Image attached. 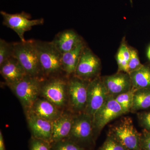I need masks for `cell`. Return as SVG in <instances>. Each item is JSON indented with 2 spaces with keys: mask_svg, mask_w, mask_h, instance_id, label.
<instances>
[{
  "mask_svg": "<svg viewBox=\"0 0 150 150\" xmlns=\"http://www.w3.org/2000/svg\"><path fill=\"white\" fill-rule=\"evenodd\" d=\"M13 56L20 63L28 75L35 77H44L34 40L14 43Z\"/></svg>",
  "mask_w": 150,
  "mask_h": 150,
  "instance_id": "6da1fadb",
  "label": "cell"
},
{
  "mask_svg": "<svg viewBox=\"0 0 150 150\" xmlns=\"http://www.w3.org/2000/svg\"><path fill=\"white\" fill-rule=\"evenodd\" d=\"M44 77L52 76L63 71L62 54L51 42L34 40Z\"/></svg>",
  "mask_w": 150,
  "mask_h": 150,
  "instance_id": "7a4b0ae2",
  "label": "cell"
},
{
  "mask_svg": "<svg viewBox=\"0 0 150 150\" xmlns=\"http://www.w3.org/2000/svg\"><path fill=\"white\" fill-rule=\"evenodd\" d=\"M108 134L111 135L129 150H142L141 133L135 128L132 118L123 117L109 127Z\"/></svg>",
  "mask_w": 150,
  "mask_h": 150,
  "instance_id": "3957f363",
  "label": "cell"
},
{
  "mask_svg": "<svg viewBox=\"0 0 150 150\" xmlns=\"http://www.w3.org/2000/svg\"><path fill=\"white\" fill-rule=\"evenodd\" d=\"M43 78L28 76L10 88L19 100L25 112L32 108L41 93Z\"/></svg>",
  "mask_w": 150,
  "mask_h": 150,
  "instance_id": "277c9868",
  "label": "cell"
},
{
  "mask_svg": "<svg viewBox=\"0 0 150 150\" xmlns=\"http://www.w3.org/2000/svg\"><path fill=\"white\" fill-rule=\"evenodd\" d=\"M67 139L85 148L93 144L96 140L92 117L85 112L74 114L71 130Z\"/></svg>",
  "mask_w": 150,
  "mask_h": 150,
  "instance_id": "5b68a950",
  "label": "cell"
},
{
  "mask_svg": "<svg viewBox=\"0 0 150 150\" xmlns=\"http://www.w3.org/2000/svg\"><path fill=\"white\" fill-rule=\"evenodd\" d=\"M125 114H126L122 108L114 97L109 95L104 104L97 110L93 116L95 140L105 126L111 121Z\"/></svg>",
  "mask_w": 150,
  "mask_h": 150,
  "instance_id": "8992f818",
  "label": "cell"
},
{
  "mask_svg": "<svg viewBox=\"0 0 150 150\" xmlns=\"http://www.w3.org/2000/svg\"><path fill=\"white\" fill-rule=\"evenodd\" d=\"M101 63L88 46L84 47L74 76L83 80L91 81L100 76Z\"/></svg>",
  "mask_w": 150,
  "mask_h": 150,
  "instance_id": "52a82bcc",
  "label": "cell"
},
{
  "mask_svg": "<svg viewBox=\"0 0 150 150\" xmlns=\"http://www.w3.org/2000/svg\"><path fill=\"white\" fill-rule=\"evenodd\" d=\"M89 82L74 75L68 81V101L71 110L75 114L85 112Z\"/></svg>",
  "mask_w": 150,
  "mask_h": 150,
  "instance_id": "ba28073f",
  "label": "cell"
},
{
  "mask_svg": "<svg viewBox=\"0 0 150 150\" xmlns=\"http://www.w3.org/2000/svg\"><path fill=\"white\" fill-rule=\"evenodd\" d=\"M0 13L3 17V24L16 33L23 42L26 40L24 38L25 32L30 30L33 26L42 25L44 23L42 18L31 20L30 15L25 12L10 14L1 11Z\"/></svg>",
  "mask_w": 150,
  "mask_h": 150,
  "instance_id": "9c48e42d",
  "label": "cell"
},
{
  "mask_svg": "<svg viewBox=\"0 0 150 150\" xmlns=\"http://www.w3.org/2000/svg\"><path fill=\"white\" fill-rule=\"evenodd\" d=\"M102 76L89 81L87 88V103L84 112L93 116L106 101L109 96Z\"/></svg>",
  "mask_w": 150,
  "mask_h": 150,
  "instance_id": "30bf717a",
  "label": "cell"
},
{
  "mask_svg": "<svg viewBox=\"0 0 150 150\" xmlns=\"http://www.w3.org/2000/svg\"><path fill=\"white\" fill-rule=\"evenodd\" d=\"M68 81L60 78H54L44 81L41 93L45 99L60 108L64 106L68 100Z\"/></svg>",
  "mask_w": 150,
  "mask_h": 150,
  "instance_id": "8fae6325",
  "label": "cell"
},
{
  "mask_svg": "<svg viewBox=\"0 0 150 150\" xmlns=\"http://www.w3.org/2000/svg\"><path fill=\"white\" fill-rule=\"evenodd\" d=\"M25 112L32 137L52 144V122L40 118L31 111Z\"/></svg>",
  "mask_w": 150,
  "mask_h": 150,
  "instance_id": "7c38bea8",
  "label": "cell"
},
{
  "mask_svg": "<svg viewBox=\"0 0 150 150\" xmlns=\"http://www.w3.org/2000/svg\"><path fill=\"white\" fill-rule=\"evenodd\" d=\"M103 81L109 95L115 97L131 90L132 87L129 74L117 71L114 74L102 76Z\"/></svg>",
  "mask_w": 150,
  "mask_h": 150,
  "instance_id": "4fadbf2b",
  "label": "cell"
},
{
  "mask_svg": "<svg viewBox=\"0 0 150 150\" xmlns=\"http://www.w3.org/2000/svg\"><path fill=\"white\" fill-rule=\"evenodd\" d=\"M0 72L8 86L18 82L28 76L20 63L13 56L0 66Z\"/></svg>",
  "mask_w": 150,
  "mask_h": 150,
  "instance_id": "5bb4252c",
  "label": "cell"
},
{
  "mask_svg": "<svg viewBox=\"0 0 150 150\" xmlns=\"http://www.w3.org/2000/svg\"><path fill=\"white\" fill-rule=\"evenodd\" d=\"M82 38L72 29H67L58 33L52 43L61 54L67 53L83 42Z\"/></svg>",
  "mask_w": 150,
  "mask_h": 150,
  "instance_id": "9a60e30c",
  "label": "cell"
},
{
  "mask_svg": "<svg viewBox=\"0 0 150 150\" xmlns=\"http://www.w3.org/2000/svg\"><path fill=\"white\" fill-rule=\"evenodd\" d=\"M74 115L69 113H62L52 122V143L68 138L72 127Z\"/></svg>",
  "mask_w": 150,
  "mask_h": 150,
  "instance_id": "2e32d148",
  "label": "cell"
},
{
  "mask_svg": "<svg viewBox=\"0 0 150 150\" xmlns=\"http://www.w3.org/2000/svg\"><path fill=\"white\" fill-rule=\"evenodd\" d=\"M28 111L51 122L59 118L62 113L59 108L45 98H38Z\"/></svg>",
  "mask_w": 150,
  "mask_h": 150,
  "instance_id": "e0dca14e",
  "label": "cell"
},
{
  "mask_svg": "<svg viewBox=\"0 0 150 150\" xmlns=\"http://www.w3.org/2000/svg\"><path fill=\"white\" fill-rule=\"evenodd\" d=\"M86 45L83 41L71 51L62 54V69L67 76L74 74L81 53Z\"/></svg>",
  "mask_w": 150,
  "mask_h": 150,
  "instance_id": "ac0fdd59",
  "label": "cell"
},
{
  "mask_svg": "<svg viewBox=\"0 0 150 150\" xmlns=\"http://www.w3.org/2000/svg\"><path fill=\"white\" fill-rule=\"evenodd\" d=\"M133 88L150 89V64H143L130 74Z\"/></svg>",
  "mask_w": 150,
  "mask_h": 150,
  "instance_id": "d6986e66",
  "label": "cell"
},
{
  "mask_svg": "<svg viewBox=\"0 0 150 150\" xmlns=\"http://www.w3.org/2000/svg\"><path fill=\"white\" fill-rule=\"evenodd\" d=\"M150 108V89L140 88L134 92L131 112H135Z\"/></svg>",
  "mask_w": 150,
  "mask_h": 150,
  "instance_id": "ffe728a7",
  "label": "cell"
},
{
  "mask_svg": "<svg viewBox=\"0 0 150 150\" xmlns=\"http://www.w3.org/2000/svg\"><path fill=\"white\" fill-rule=\"evenodd\" d=\"M135 90V89L132 88L129 91L113 97L115 100L122 108L125 114L131 112Z\"/></svg>",
  "mask_w": 150,
  "mask_h": 150,
  "instance_id": "44dd1931",
  "label": "cell"
},
{
  "mask_svg": "<svg viewBox=\"0 0 150 150\" xmlns=\"http://www.w3.org/2000/svg\"><path fill=\"white\" fill-rule=\"evenodd\" d=\"M14 43H8L0 39V66L13 56Z\"/></svg>",
  "mask_w": 150,
  "mask_h": 150,
  "instance_id": "7402d4cb",
  "label": "cell"
},
{
  "mask_svg": "<svg viewBox=\"0 0 150 150\" xmlns=\"http://www.w3.org/2000/svg\"><path fill=\"white\" fill-rule=\"evenodd\" d=\"M52 150H87L69 140H61L51 144Z\"/></svg>",
  "mask_w": 150,
  "mask_h": 150,
  "instance_id": "603a6c76",
  "label": "cell"
},
{
  "mask_svg": "<svg viewBox=\"0 0 150 150\" xmlns=\"http://www.w3.org/2000/svg\"><path fill=\"white\" fill-rule=\"evenodd\" d=\"M97 150H129L115 138L108 134L106 139Z\"/></svg>",
  "mask_w": 150,
  "mask_h": 150,
  "instance_id": "cb8c5ba5",
  "label": "cell"
},
{
  "mask_svg": "<svg viewBox=\"0 0 150 150\" xmlns=\"http://www.w3.org/2000/svg\"><path fill=\"white\" fill-rule=\"evenodd\" d=\"M130 52V59L128 65V73L130 74L139 69L143 66L140 62L138 51L133 47L129 46Z\"/></svg>",
  "mask_w": 150,
  "mask_h": 150,
  "instance_id": "d4e9b609",
  "label": "cell"
},
{
  "mask_svg": "<svg viewBox=\"0 0 150 150\" xmlns=\"http://www.w3.org/2000/svg\"><path fill=\"white\" fill-rule=\"evenodd\" d=\"M30 150H52L51 144L33 137L30 141Z\"/></svg>",
  "mask_w": 150,
  "mask_h": 150,
  "instance_id": "484cf974",
  "label": "cell"
},
{
  "mask_svg": "<svg viewBox=\"0 0 150 150\" xmlns=\"http://www.w3.org/2000/svg\"><path fill=\"white\" fill-rule=\"evenodd\" d=\"M137 116L140 126L143 129L150 131V111L138 112Z\"/></svg>",
  "mask_w": 150,
  "mask_h": 150,
  "instance_id": "4316f807",
  "label": "cell"
},
{
  "mask_svg": "<svg viewBox=\"0 0 150 150\" xmlns=\"http://www.w3.org/2000/svg\"><path fill=\"white\" fill-rule=\"evenodd\" d=\"M140 143L142 150H150V131L143 129L141 133Z\"/></svg>",
  "mask_w": 150,
  "mask_h": 150,
  "instance_id": "83f0119b",
  "label": "cell"
},
{
  "mask_svg": "<svg viewBox=\"0 0 150 150\" xmlns=\"http://www.w3.org/2000/svg\"><path fill=\"white\" fill-rule=\"evenodd\" d=\"M117 53L122 56L126 61L129 62L130 59V49L129 46H128L126 43L125 38H124L122 40V42Z\"/></svg>",
  "mask_w": 150,
  "mask_h": 150,
  "instance_id": "f1b7e54d",
  "label": "cell"
},
{
  "mask_svg": "<svg viewBox=\"0 0 150 150\" xmlns=\"http://www.w3.org/2000/svg\"><path fill=\"white\" fill-rule=\"evenodd\" d=\"M116 60L118 66V71L128 73L129 62L123 59L118 53L116 55Z\"/></svg>",
  "mask_w": 150,
  "mask_h": 150,
  "instance_id": "f546056e",
  "label": "cell"
},
{
  "mask_svg": "<svg viewBox=\"0 0 150 150\" xmlns=\"http://www.w3.org/2000/svg\"><path fill=\"white\" fill-rule=\"evenodd\" d=\"M0 150H6L4 137L1 131H0Z\"/></svg>",
  "mask_w": 150,
  "mask_h": 150,
  "instance_id": "4dcf8cb0",
  "label": "cell"
},
{
  "mask_svg": "<svg viewBox=\"0 0 150 150\" xmlns=\"http://www.w3.org/2000/svg\"><path fill=\"white\" fill-rule=\"evenodd\" d=\"M147 56L148 59H149L150 61V45L148 49L147 52Z\"/></svg>",
  "mask_w": 150,
  "mask_h": 150,
  "instance_id": "1f68e13d",
  "label": "cell"
},
{
  "mask_svg": "<svg viewBox=\"0 0 150 150\" xmlns=\"http://www.w3.org/2000/svg\"><path fill=\"white\" fill-rule=\"evenodd\" d=\"M131 3H132V0H131Z\"/></svg>",
  "mask_w": 150,
  "mask_h": 150,
  "instance_id": "d6a6232c",
  "label": "cell"
}]
</instances>
